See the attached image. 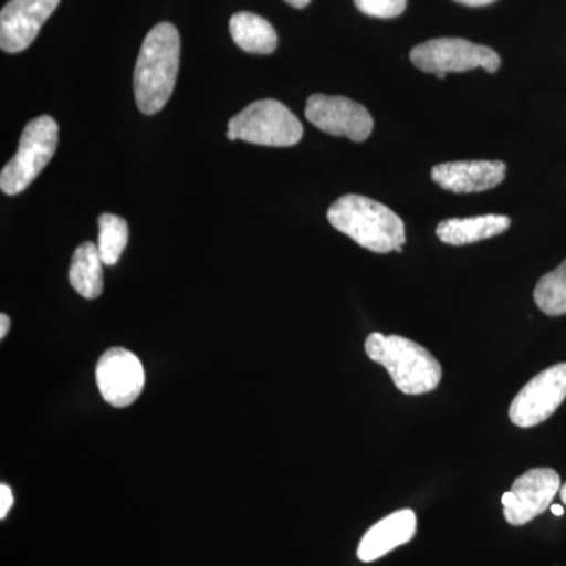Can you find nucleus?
<instances>
[{
  "mask_svg": "<svg viewBox=\"0 0 566 566\" xmlns=\"http://www.w3.org/2000/svg\"><path fill=\"white\" fill-rule=\"evenodd\" d=\"M61 0H10L0 13V48L17 54L28 50Z\"/></svg>",
  "mask_w": 566,
  "mask_h": 566,
  "instance_id": "9b49d317",
  "label": "nucleus"
},
{
  "mask_svg": "<svg viewBox=\"0 0 566 566\" xmlns=\"http://www.w3.org/2000/svg\"><path fill=\"white\" fill-rule=\"evenodd\" d=\"M455 2L463 3L465 7H485L495 2V0H455Z\"/></svg>",
  "mask_w": 566,
  "mask_h": 566,
  "instance_id": "412c9836",
  "label": "nucleus"
},
{
  "mask_svg": "<svg viewBox=\"0 0 566 566\" xmlns=\"http://www.w3.org/2000/svg\"><path fill=\"white\" fill-rule=\"evenodd\" d=\"M365 353L392 376L395 387L406 395L431 392L442 378L441 364L422 345L400 335L370 334Z\"/></svg>",
  "mask_w": 566,
  "mask_h": 566,
  "instance_id": "7ed1b4c3",
  "label": "nucleus"
},
{
  "mask_svg": "<svg viewBox=\"0 0 566 566\" xmlns=\"http://www.w3.org/2000/svg\"><path fill=\"white\" fill-rule=\"evenodd\" d=\"M98 252L103 263L114 266L128 244V223L120 216L104 212L98 219Z\"/></svg>",
  "mask_w": 566,
  "mask_h": 566,
  "instance_id": "a211bd4d",
  "label": "nucleus"
},
{
  "mask_svg": "<svg viewBox=\"0 0 566 566\" xmlns=\"http://www.w3.org/2000/svg\"><path fill=\"white\" fill-rule=\"evenodd\" d=\"M551 512L556 516H564V506L562 505H553L551 506Z\"/></svg>",
  "mask_w": 566,
  "mask_h": 566,
  "instance_id": "b1692460",
  "label": "nucleus"
},
{
  "mask_svg": "<svg viewBox=\"0 0 566 566\" xmlns=\"http://www.w3.org/2000/svg\"><path fill=\"white\" fill-rule=\"evenodd\" d=\"M566 398V364L553 365L527 382L510 405V420L520 428L545 422Z\"/></svg>",
  "mask_w": 566,
  "mask_h": 566,
  "instance_id": "0eeeda50",
  "label": "nucleus"
},
{
  "mask_svg": "<svg viewBox=\"0 0 566 566\" xmlns=\"http://www.w3.org/2000/svg\"><path fill=\"white\" fill-rule=\"evenodd\" d=\"M305 118L331 136L364 142L374 132V118L363 104L345 96L312 95L305 106Z\"/></svg>",
  "mask_w": 566,
  "mask_h": 566,
  "instance_id": "6e6552de",
  "label": "nucleus"
},
{
  "mask_svg": "<svg viewBox=\"0 0 566 566\" xmlns=\"http://www.w3.org/2000/svg\"><path fill=\"white\" fill-rule=\"evenodd\" d=\"M534 300L543 314L566 315V260L536 283Z\"/></svg>",
  "mask_w": 566,
  "mask_h": 566,
  "instance_id": "f3484780",
  "label": "nucleus"
},
{
  "mask_svg": "<svg viewBox=\"0 0 566 566\" xmlns=\"http://www.w3.org/2000/svg\"><path fill=\"white\" fill-rule=\"evenodd\" d=\"M103 260L98 245L81 244L70 266V283L85 300H96L104 289Z\"/></svg>",
  "mask_w": 566,
  "mask_h": 566,
  "instance_id": "dca6fc26",
  "label": "nucleus"
},
{
  "mask_svg": "<svg viewBox=\"0 0 566 566\" xmlns=\"http://www.w3.org/2000/svg\"><path fill=\"white\" fill-rule=\"evenodd\" d=\"M230 33L234 43L251 54H273L277 48V33L271 22L249 11L233 14Z\"/></svg>",
  "mask_w": 566,
  "mask_h": 566,
  "instance_id": "2eb2a0df",
  "label": "nucleus"
},
{
  "mask_svg": "<svg viewBox=\"0 0 566 566\" xmlns=\"http://www.w3.org/2000/svg\"><path fill=\"white\" fill-rule=\"evenodd\" d=\"M10 331V318L6 314L0 315V338H6Z\"/></svg>",
  "mask_w": 566,
  "mask_h": 566,
  "instance_id": "4be33fe9",
  "label": "nucleus"
},
{
  "mask_svg": "<svg viewBox=\"0 0 566 566\" xmlns=\"http://www.w3.org/2000/svg\"><path fill=\"white\" fill-rule=\"evenodd\" d=\"M560 497H562V502H564V504L566 505V483L564 486H562Z\"/></svg>",
  "mask_w": 566,
  "mask_h": 566,
  "instance_id": "393cba45",
  "label": "nucleus"
},
{
  "mask_svg": "<svg viewBox=\"0 0 566 566\" xmlns=\"http://www.w3.org/2000/svg\"><path fill=\"white\" fill-rule=\"evenodd\" d=\"M11 505H13V493H11L10 486L2 483L0 485V520H6Z\"/></svg>",
  "mask_w": 566,
  "mask_h": 566,
  "instance_id": "aec40b11",
  "label": "nucleus"
},
{
  "mask_svg": "<svg viewBox=\"0 0 566 566\" xmlns=\"http://www.w3.org/2000/svg\"><path fill=\"white\" fill-rule=\"evenodd\" d=\"M303 134V125L289 107L275 99H262L234 115L227 137L264 147H293Z\"/></svg>",
  "mask_w": 566,
  "mask_h": 566,
  "instance_id": "39448f33",
  "label": "nucleus"
},
{
  "mask_svg": "<svg viewBox=\"0 0 566 566\" xmlns=\"http://www.w3.org/2000/svg\"><path fill=\"white\" fill-rule=\"evenodd\" d=\"M289 6L294 7V9H305V7L311 3V0H285Z\"/></svg>",
  "mask_w": 566,
  "mask_h": 566,
  "instance_id": "5701e85b",
  "label": "nucleus"
},
{
  "mask_svg": "<svg viewBox=\"0 0 566 566\" xmlns=\"http://www.w3.org/2000/svg\"><path fill=\"white\" fill-rule=\"evenodd\" d=\"M354 3L364 14L381 20L400 17L406 9V0H354Z\"/></svg>",
  "mask_w": 566,
  "mask_h": 566,
  "instance_id": "6ab92c4d",
  "label": "nucleus"
},
{
  "mask_svg": "<svg viewBox=\"0 0 566 566\" xmlns=\"http://www.w3.org/2000/svg\"><path fill=\"white\" fill-rule=\"evenodd\" d=\"M417 531V517L412 510H398L392 515L376 523L368 528L367 534L360 539L357 547V557L365 564L385 557L395 547L406 545L415 538Z\"/></svg>",
  "mask_w": 566,
  "mask_h": 566,
  "instance_id": "ddd939ff",
  "label": "nucleus"
},
{
  "mask_svg": "<svg viewBox=\"0 0 566 566\" xmlns=\"http://www.w3.org/2000/svg\"><path fill=\"white\" fill-rule=\"evenodd\" d=\"M180 54V33L170 22L155 25L145 36L134 70L136 103L145 115L158 114L172 96Z\"/></svg>",
  "mask_w": 566,
  "mask_h": 566,
  "instance_id": "f257e3e1",
  "label": "nucleus"
},
{
  "mask_svg": "<svg viewBox=\"0 0 566 566\" xmlns=\"http://www.w3.org/2000/svg\"><path fill=\"white\" fill-rule=\"evenodd\" d=\"M512 226L509 216L486 214L476 218L447 219L436 227V234L442 243L465 245L490 240L505 233Z\"/></svg>",
  "mask_w": 566,
  "mask_h": 566,
  "instance_id": "4468645a",
  "label": "nucleus"
},
{
  "mask_svg": "<svg viewBox=\"0 0 566 566\" xmlns=\"http://www.w3.org/2000/svg\"><path fill=\"white\" fill-rule=\"evenodd\" d=\"M327 219L335 230L352 238L367 251L401 252L406 243L405 223L397 212L368 197H340L331 205Z\"/></svg>",
  "mask_w": 566,
  "mask_h": 566,
  "instance_id": "f03ea898",
  "label": "nucleus"
},
{
  "mask_svg": "<svg viewBox=\"0 0 566 566\" xmlns=\"http://www.w3.org/2000/svg\"><path fill=\"white\" fill-rule=\"evenodd\" d=\"M411 62L424 73L436 74L438 80H446L449 73L475 69L495 73L501 69L497 52L463 39H436L417 44L411 51Z\"/></svg>",
  "mask_w": 566,
  "mask_h": 566,
  "instance_id": "423d86ee",
  "label": "nucleus"
},
{
  "mask_svg": "<svg viewBox=\"0 0 566 566\" xmlns=\"http://www.w3.org/2000/svg\"><path fill=\"white\" fill-rule=\"evenodd\" d=\"M96 385L104 401L114 408L132 406L144 390V365L128 349H107L96 365Z\"/></svg>",
  "mask_w": 566,
  "mask_h": 566,
  "instance_id": "9d476101",
  "label": "nucleus"
},
{
  "mask_svg": "<svg viewBox=\"0 0 566 566\" xmlns=\"http://www.w3.org/2000/svg\"><path fill=\"white\" fill-rule=\"evenodd\" d=\"M59 145V125L50 115H41L25 126L17 155L0 174V189L7 196L24 192L50 164Z\"/></svg>",
  "mask_w": 566,
  "mask_h": 566,
  "instance_id": "20e7f679",
  "label": "nucleus"
},
{
  "mask_svg": "<svg viewBox=\"0 0 566 566\" xmlns=\"http://www.w3.org/2000/svg\"><path fill=\"white\" fill-rule=\"evenodd\" d=\"M560 491V476L554 469L536 468L517 476L512 491L502 495L504 516L512 526H524L545 513Z\"/></svg>",
  "mask_w": 566,
  "mask_h": 566,
  "instance_id": "1a4fd4ad",
  "label": "nucleus"
},
{
  "mask_svg": "<svg viewBox=\"0 0 566 566\" xmlns=\"http://www.w3.org/2000/svg\"><path fill=\"white\" fill-rule=\"evenodd\" d=\"M502 161H455L434 166L431 178L446 191L455 193L483 192L505 180Z\"/></svg>",
  "mask_w": 566,
  "mask_h": 566,
  "instance_id": "f8f14e48",
  "label": "nucleus"
}]
</instances>
